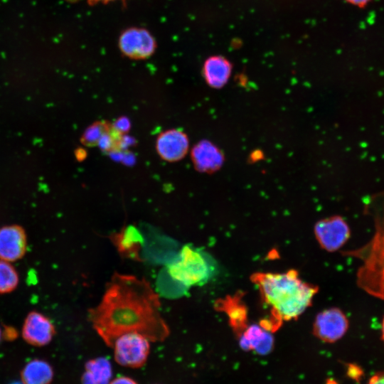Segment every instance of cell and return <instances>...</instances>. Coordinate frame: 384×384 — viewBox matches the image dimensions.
<instances>
[{
  "instance_id": "21",
  "label": "cell",
  "mask_w": 384,
  "mask_h": 384,
  "mask_svg": "<svg viewBox=\"0 0 384 384\" xmlns=\"http://www.w3.org/2000/svg\"><path fill=\"white\" fill-rule=\"evenodd\" d=\"M114 126L117 130H119L122 133L129 127L128 120L124 118L120 119L119 120L117 121L116 124H114Z\"/></svg>"
},
{
  "instance_id": "3",
  "label": "cell",
  "mask_w": 384,
  "mask_h": 384,
  "mask_svg": "<svg viewBox=\"0 0 384 384\" xmlns=\"http://www.w3.org/2000/svg\"><path fill=\"white\" fill-rule=\"evenodd\" d=\"M366 213L373 223V233L363 245L341 252L361 261L356 272L357 286L368 295L384 300V194L373 198Z\"/></svg>"
},
{
  "instance_id": "15",
  "label": "cell",
  "mask_w": 384,
  "mask_h": 384,
  "mask_svg": "<svg viewBox=\"0 0 384 384\" xmlns=\"http://www.w3.org/2000/svg\"><path fill=\"white\" fill-rule=\"evenodd\" d=\"M112 375V366L105 357L90 359L85 365L82 384H109Z\"/></svg>"
},
{
  "instance_id": "11",
  "label": "cell",
  "mask_w": 384,
  "mask_h": 384,
  "mask_svg": "<svg viewBox=\"0 0 384 384\" xmlns=\"http://www.w3.org/2000/svg\"><path fill=\"white\" fill-rule=\"evenodd\" d=\"M55 329L51 321L43 314L33 312L25 320L22 334L26 342L36 346L48 344L53 338Z\"/></svg>"
},
{
  "instance_id": "23",
  "label": "cell",
  "mask_w": 384,
  "mask_h": 384,
  "mask_svg": "<svg viewBox=\"0 0 384 384\" xmlns=\"http://www.w3.org/2000/svg\"><path fill=\"white\" fill-rule=\"evenodd\" d=\"M381 338L383 341L384 342V316L382 319V323H381Z\"/></svg>"
},
{
  "instance_id": "1",
  "label": "cell",
  "mask_w": 384,
  "mask_h": 384,
  "mask_svg": "<svg viewBox=\"0 0 384 384\" xmlns=\"http://www.w3.org/2000/svg\"><path fill=\"white\" fill-rule=\"evenodd\" d=\"M160 309L159 296L146 279L114 272L100 303L89 310L88 317L109 347L113 346L117 338L131 332L158 342L170 334Z\"/></svg>"
},
{
  "instance_id": "8",
  "label": "cell",
  "mask_w": 384,
  "mask_h": 384,
  "mask_svg": "<svg viewBox=\"0 0 384 384\" xmlns=\"http://www.w3.org/2000/svg\"><path fill=\"white\" fill-rule=\"evenodd\" d=\"M119 48L127 57L144 59L153 54L156 44L154 38L146 30L129 28L121 35Z\"/></svg>"
},
{
  "instance_id": "5",
  "label": "cell",
  "mask_w": 384,
  "mask_h": 384,
  "mask_svg": "<svg viewBox=\"0 0 384 384\" xmlns=\"http://www.w3.org/2000/svg\"><path fill=\"white\" fill-rule=\"evenodd\" d=\"M150 342L146 337L137 332L121 335L112 346L116 362L125 367H142L148 358Z\"/></svg>"
},
{
  "instance_id": "7",
  "label": "cell",
  "mask_w": 384,
  "mask_h": 384,
  "mask_svg": "<svg viewBox=\"0 0 384 384\" xmlns=\"http://www.w3.org/2000/svg\"><path fill=\"white\" fill-rule=\"evenodd\" d=\"M349 326L346 314L338 307H331L319 312L313 324L314 334L321 341L334 343L341 339Z\"/></svg>"
},
{
  "instance_id": "18",
  "label": "cell",
  "mask_w": 384,
  "mask_h": 384,
  "mask_svg": "<svg viewBox=\"0 0 384 384\" xmlns=\"http://www.w3.org/2000/svg\"><path fill=\"white\" fill-rule=\"evenodd\" d=\"M18 274L9 262L0 259V292L14 289L18 284Z\"/></svg>"
},
{
  "instance_id": "10",
  "label": "cell",
  "mask_w": 384,
  "mask_h": 384,
  "mask_svg": "<svg viewBox=\"0 0 384 384\" xmlns=\"http://www.w3.org/2000/svg\"><path fill=\"white\" fill-rule=\"evenodd\" d=\"M110 239L119 255L124 258L142 261L140 252L144 239L139 230L133 225L124 226L118 232L112 233Z\"/></svg>"
},
{
  "instance_id": "13",
  "label": "cell",
  "mask_w": 384,
  "mask_h": 384,
  "mask_svg": "<svg viewBox=\"0 0 384 384\" xmlns=\"http://www.w3.org/2000/svg\"><path fill=\"white\" fill-rule=\"evenodd\" d=\"M191 159L196 169L209 173L218 169L223 161L220 150L208 141L200 142L193 148Z\"/></svg>"
},
{
  "instance_id": "20",
  "label": "cell",
  "mask_w": 384,
  "mask_h": 384,
  "mask_svg": "<svg viewBox=\"0 0 384 384\" xmlns=\"http://www.w3.org/2000/svg\"><path fill=\"white\" fill-rule=\"evenodd\" d=\"M367 384H384V371L373 375Z\"/></svg>"
},
{
  "instance_id": "25",
  "label": "cell",
  "mask_w": 384,
  "mask_h": 384,
  "mask_svg": "<svg viewBox=\"0 0 384 384\" xmlns=\"http://www.w3.org/2000/svg\"><path fill=\"white\" fill-rule=\"evenodd\" d=\"M10 384H23V383L19 381H14V382L11 383Z\"/></svg>"
},
{
  "instance_id": "14",
  "label": "cell",
  "mask_w": 384,
  "mask_h": 384,
  "mask_svg": "<svg viewBox=\"0 0 384 384\" xmlns=\"http://www.w3.org/2000/svg\"><path fill=\"white\" fill-rule=\"evenodd\" d=\"M231 70V64L226 58L222 56H211L205 61L203 73L209 86L220 88L227 83Z\"/></svg>"
},
{
  "instance_id": "4",
  "label": "cell",
  "mask_w": 384,
  "mask_h": 384,
  "mask_svg": "<svg viewBox=\"0 0 384 384\" xmlns=\"http://www.w3.org/2000/svg\"><path fill=\"white\" fill-rule=\"evenodd\" d=\"M218 270V262L210 255L190 245H184L176 260L167 266L171 279L187 287L208 282Z\"/></svg>"
},
{
  "instance_id": "22",
  "label": "cell",
  "mask_w": 384,
  "mask_h": 384,
  "mask_svg": "<svg viewBox=\"0 0 384 384\" xmlns=\"http://www.w3.org/2000/svg\"><path fill=\"white\" fill-rule=\"evenodd\" d=\"M348 3L353 4L358 7H364L366 6L371 0H345Z\"/></svg>"
},
{
  "instance_id": "17",
  "label": "cell",
  "mask_w": 384,
  "mask_h": 384,
  "mask_svg": "<svg viewBox=\"0 0 384 384\" xmlns=\"http://www.w3.org/2000/svg\"><path fill=\"white\" fill-rule=\"evenodd\" d=\"M53 375L52 366L41 359L31 360L21 372V379L23 384H50Z\"/></svg>"
},
{
  "instance_id": "19",
  "label": "cell",
  "mask_w": 384,
  "mask_h": 384,
  "mask_svg": "<svg viewBox=\"0 0 384 384\" xmlns=\"http://www.w3.org/2000/svg\"><path fill=\"white\" fill-rule=\"evenodd\" d=\"M109 384H137L134 380L126 376H120L110 381Z\"/></svg>"
},
{
  "instance_id": "2",
  "label": "cell",
  "mask_w": 384,
  "mask_h": 384,
  "mask_svg": "<svg viewBox=\"0 0 384 384\" xmlns=\"http://www.w3.org/2000/svg\"><path fill=\"white\" fill-rule=\"evenodd\" d=\"M276 321L298 318L311 304L318 287L303 281L298 272H256L251 276Z\"/></svg>"
},
{
  "instance_id": "6",
  "label": "cell",
  "mask_w": 384,
  "mask_h": 384,
  "mask_svg": "<svg viewBox=\"0 0 384 384\" xmlns=\"http://www.w3.org/2000/svg\"><path fill=\"white\" fill-rule=\"evenodd\" d=\"M314 233L320 247L329 252L341 250L351 236L349 225L339 215L319 220L314 225Z\"/></svg>"
},
{
  "instance_id": "16",
  "label": "cell",
  "mask_w": 384,
  "mask_h": 384,
  "mask_svg": "<svg viewBox=\"0 0 384 384\" xmlns=\"http://www.w3.org/2000/svg\"><path fill=\"white\" fill-rule=\"evenodd\" d=\"M240 346L245 349H254L263 353L268 352L272 346V336L262 326L252 324L243 332L240 339Z\"/></svg>"
},
{
  "instance_id": "12",
  "label": "cell",
  "mask_w": 384,
  "mask_h": 384,
  "mask_svg": "<svg viewBox=\"0 0 384 384\" xmlns=\"http://www.w3.org/2000/svg\"><path fill=\"white\" fill-rule=\"evenodd\" d=\"M26 236L17 226L0 229V259L11 262L19 259L26 250Z\"/></svg>"
},
{
  "instance_id": "9",
  "label": "cell",
  "mask_w": 384,
  "mask_h": 384,
  "mask_svg": "<svg viewBox=\"0 0 384 384\" xmlns=\"http://www.w3.org/2000/svg\"><path fill=\"white\" fill-rule=\"evenodd\" d=\"M189 141L181 129H171L161 132L156 140V149L159 156L169 162L182 159L187 154Z\"/></svg>"
},
{
  "instance_id": "24",
  "label": "cell",
  "mask_w": 384,
  "mask_h": 384,
  "mask_svg": "<svg viewBox=\"0 0 384 384\" xmlns=\"http://www.w3.org/2000/svg\"><path fill=\"white\" fill-rule=\"evenodd\" d=\"M91 1H95V2H98V1L107 2V1H112V0H91Z\"/></svg>"
},
{
  "instance_id": "26",
  "label": "cell",
  "mask_w": 384,
  "mask_h": 384,
  "mask_svg": "<svg viewBox=\"0 0 384 384\" xmlns=\"http://www.w3.org/2000/svg\"><path fill=\"white\" fill-rule=\"evenodd\" d=\"M1 329H0V341H1Z\"/></svg>"
}]
</instances>
